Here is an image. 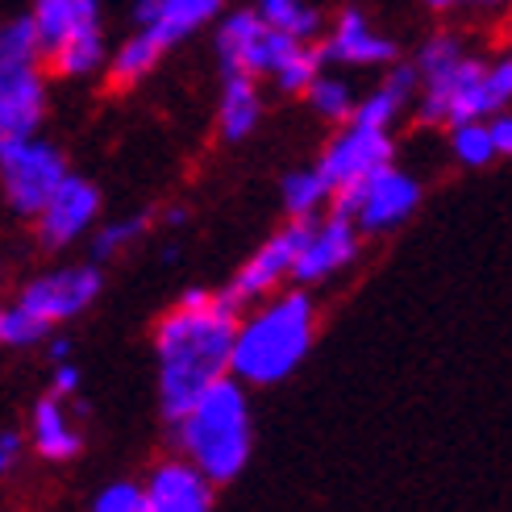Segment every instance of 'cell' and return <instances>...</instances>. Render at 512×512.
<instances>
[{
	"label": "cell",
	"mask_w": 512,
	"mask_h": 512,
	"mask_svg": "<svg viewBox=\"0 0 512 512\" xmlns=\"http://www.w3.org/2000/svg\"><path fill=\"white\" fill-rule=\"evenodd\" d=\"M50 396H63V400H71V396H80V367L71 363H55V375H50Z\"/></svg>",
	"instance_id": "28"
},
{
	"label": "cell",
	"mask_w": 512,
	"mask_h": 512,
	"mask_svg": "<svg viewBox=\"0 0 512 512\" xmlns=\"http://www.w3.org/2000/svg\"><path fill=\"white\" fill-rule=\"evenodd\" d=\"M30 21H34V34L42 46V59L50 50H59L63 42L105 30V25H100V0H34Z\"/></svg>",
	"instance_id": "17"
},
{
	"label": "cell",
	"mask_w": 512,
	"mask_h": 512,
	"mask_svg": "<svg viewBox=\"0 0 512 512\" xmlns=\"http://www.w3.org/2000/svg\"><path fill=\"white\" fill-rule=\"evenodd\" d=\"M304 225L309 221H288L284 229H275V234L238 267V275L229 279V288H225V296L234 300L238 309L279 292L292 279V263H296V250L304 238Z\"/></svg>",
	"instance_id": "13"
},
{
	"label": "cell",
	"mask_w": 512,
	"mask_h": 512,
	"mask_svg": "<svg viewBox=\"0 0 512 512\" xmlns=\"http://www.w3.org/2000/svg\"><path fill=\"white\" fill-rule=\"evenodd\" d=\"M300 96L309 100V109H313L321 121H334V125H342V121L354 113V105H358L354 84L342 80V75H325V71H317L313 84L304 88Z\"/></svg>",
	"instance_id": "24"
},
{
	"label": "cell",
	"mask_w": 512,
	"mask_h": 512,
	"mask_svg": "<svg viewBox=\"0 0 512 512\" xmlns=\"http://www.w3.org/2000/svg\"><path fill=\"white\" fill-rule=\"evenodd\" d=\"M396 155V142H392V130H379V125H367L358 117H346L334 138H329V146L321 150L317 159V171L325 175V184L334 188V196L350 184H358V179H367L371 171L388 167Z\"/></svg>",
	"instance_id": "10"
},
{
	"label": "cell",
	"mask_w": 512,
	"mask_h": 512,
	"mask_svg": "<svg viewBox=\"0 0 512 512\" xmlns=\"http://www.w3.org/2000/svg\"><path fill=\"white\" fill-rule=\"evenodd\" d=\"M488 130H492V142H496V155L500 159L512 155V117H508V109H496L488 117Z\"/></svg>",
	"instance_id": "29"
},
{
	"label": "cell",
	"mask_w": 512,
	"mask_h": 512,
	"mask_svg": "<svg viewBox=\"0 0 512 512\" xmlns=\"http://www.w3.org/2000/svg\"><path fill=\"white\" fill-rule=\"evenodd\" d=\"M454 5H471V9H496L504 0H454Z\"/></svg>",
	"instance_id": "32"
},
{
	"label": "cell",
	"mask_w": 512,
	"mask_h": 512,
	"mask_svg": "<svg viewBox=\"0 0 512 512\" xmlns=\"http://www.w3.org/2000/svg\"><path fill=\"white\" fill-rule=\"evenodd\" d=\"M46 121V71L30 17L0 25V146L30 138Z\"/></svg>",
	"instance_id": "7"
},
{
	"label": "cell",
	"mask_w": 512,
	"mask_h": 512,
	"mask_svg": "<svg viewBox=\"0 0 512 512\" xmlns=\"http://www.w3.org/2000/svg\"><path fill=\"white\" fill-rule=\"evenodd\" d=\"M334 209L346 213L350 225L367 238L392 234V229H400L421 209V179L413 171L388 163V167L371 171L367 179H358V184L342 188L334 196Z\"/></svg>",
	"instance_id": "8"
},
{
	"label": "cell",
	"mask_w": 512,
	"mask_h": 512,
	"mask_svg": "<svg viewBox=\"0 0 512 512\" xmlns=\"http://www.w3.org/2000/svg\"><path fill=\"white\" fill-rule=\"evenodd\" d=\"M254 13L263 25H271L275 34H288L300 42H317L321 34V9L313 0H254Z\"/></svg>",
	"instance_id": "22"
},
{
	"label": "cell",
	"mask_w": 512,
	"mask_h": 512,
	"mask_svg": "<svg viewBox=\"0 0 512 512\" xmlns=\"http://www.w3.org/2000/svg\"><path fill=\"white\" fill-rule=\"evenodd\" d=\"M238 304L225 292L188 288L155 325V363H159V404L167 421L229 375V346H234Z\"/></svg>",
	"instance_id": "1"
},
{
	"label": "cell",
	"mask_w": 512,
	"mask_h": 512,
	"mask_svg": "<svg viewBox=\"0 0 512 512\" xmlns=\"http://www.w3.org/2000/svg\"><path fill=\"white\" fill-rule=\"evenodd\" d=\"M21 438H17V433L13 429H0V479H5V475H13V467L21 463Z\"/></svg>",
	"instance_id": "30"
},
{
	"label": "cell",
	"mask_w": 512,
	"mask_h": 512,
	"mask_svg": "<svg viewBox=\"0 0 512 512\" xmlns=\"http://www.w3.org/2000/svg\"><path fill=\"white\" fill-rule=\"evenodd\" d=\"M171 425H175L179 458H188L213 488L246 471L254 450V421H250L246 388L234 375L213 379L184 413L171 417Z\"/></svg>",
	"instance_id": "4"
},
{
	"label": "cell",
	"mask_w": 512,
	"mask_h": 512,
	"mask_svg": "<svg viewBox=\"0 0 512 512\" xmlns=\"http://www.w3.org/2000/svg\"><path fill=\"white\" fill-rule=\"evenodd\" d=\"M30 446L46 463H67L84 450V433L75 425V408L63 396H42L30 413Z\"/></svg>",
	"instance_id": "18"
},
{
	"label": "cell",
	"mask_w": 512,
	"mask_h": 512,
	"mask_svg": "<svg viewBox=\"0 0 512 512\" xmlns=\"http://www.w3.org/2000/svg\"><path fill=\"white\" fill-rule=\"evenodd\" d=\"M0 309H5V304H0Z\"/></svg>",
	"instance_id": "34"
},
{
	"label": "cell",
	"mask_w": 512,
	"mask_h": 512,
	"mask_svg": "<svg viewBox=\"0 0 512 512\" xmlns=\"http://www.w3.org/2000/svg\"><path fill=\"white\" fill-rule=\"evenodd\" d=\"M100 221V188L84 175H63V184L50 192V200L38 209L34 229L46 250H67L80 238H88Z\"/></svg>",
	"instance_id": "12"
},
{
	"label": "cell",
	"mask_w": 512,
	"mask_h": 512,
	"mask_svg": "<svg viewBox=\"0 0 512 512\" xmlns=\"http://www.w3.org/2000/svg\"><path fill=\"white\" fill-rule=\"evenodd\" d=\"M46 342H50V346H46V350H50V363H67V358H71V342H67V338H55V334H50Z\"/></svg>",
	"instance_id": "31"
},
{
	"label": "cell",
	"mask_w": 512,
	"mask_h": 512,
	"mask_svg": "<svg viewBox=\"0 0 512 512\" xmlns=\"http://www.w3.org/2000/svg\"><path fill=\"white\" fill-rule=\"evenodd\" d=\"M317 55L321 63H334V67H388L396 59V42L363 9L350 5L338 13L334 30L317 46Z\"/></svg>",
	"instance_id": "15"
},
{
	"label": "cell",
	"mask_w": 512,
	"mask_h": 512,
	"mask_svg": "<svg viewBox=\"0 0 512 512\" xmlns=\"http://www.w3.org/2000/svg\"><path fill=\"white\" fill-rule=\"evenodd\" d=\"M417 100L413 109L425 125H458L492 117L512 100V59H483L458 34H433L413 63Z\"/></svg>",
	"instance_id": "2"
},
{
	"label": "cell",
	"mask_w": 512,
	"mask_h": 512,
	"mask_svg": "<svg viewBox=\"0 0 512 512\" xmlns=\"http://www.w3.org/2000/svg\"><path fill=\"white\" fill-rule=\"evenodd\" d=\"M238 313L234 346H229V375L242 388H271L284 383L317 342V300L309 288H279Z\"/></svg>",
	"instance_id": "3"
},
{
	"label": "cell",
	"mask_w": 512,
	"mask_h": 512,
	"mask_svg": "<svg viewBox=\"0 0 512 512\" xmlns=\"http://www.w3.org/2000/svg\"><path fill=\"white\" fill-rule=\"evenodd\" d=\"M284 209L292 221H309V217H321L329 204H334V188L325 184V175L317 167H300V171H288L284 175Z\"/></svg>",
	"instance_id": "23"
},
{
	"label": "cell",
	"mask_w": 512,
	"mask_h": 512,
	"mask_svg": "<svg viewBox=\"0 0 512 512\" xmlns=\"http://www.w3.org/2000/svg\"><path fill=\"white\" fill-rule=\"evenodd\" d=\"M413 100H417V71H413V63H408V67H392L367 96H358L350 117L379 125V130H392V125L413 109Z\"/></svg>",
	"instance_id": "20"
},
{
	"label": "cell",
	"mask_w": 512,
	"mask_h": 512,
	"mask_svg": "<svg viewBox=\"0 0 512 512\" xmlns=\"http://www.w3.org/2000/svg\"><path fill=\"white\" fill-rule=\"evenodd\" d=\"M163 63V50L150 42L146 34H130L125 38L113 55L105 59V75H109V84L117 88V92H130V88H138L146 75H155V67Z\"/></svg>",
	"instance_id": "21"
},
{
	"label": "cell",
	"mask_w": 512,
	"mask_h": 512,
	"mask_svg": "<svg viewBox=\"0 0 512 512\" xmlns=\"http://www.w3.org/2000/svg\"><path fill=\"white\" fill-rule=\"evenodd\" d=\"M138 512H213V483L188 458H167L142 483Z\"/></svg>",
	"instance_id": "16"
},
{
	"label": "cell",
	"mask_w": 512,
	"mask_h": 512,
	"mask_svg": "<svg viewBox=\"0 0 512 512\" xmlns=\"http://www.w3.org/2000/svg\"><path fill=\"white\" fill-rule=\"evenodd\" d=\"M67 175V159L55 142H46L42 134L17 138L9 146H0V192H5L9 209L17 217H38V209L50 200Z\"/></svg>",
	"instance_id": "9"
},
{
	"label": "cell",
	"mask_w": 512,
	"mask_h": 512,
	"mask_svg": "<svg viewBox=\"0 0 512 512\" xmlns=\"http://www.w3.org/2000/svg\"><path fill=\"white\" fill-rule=\"evenodd\" d=\"M146 229H150V217H121V221L100 225L96 238H92V254L96 259H113V254H121L125 246H134Z\"/></svg>",
	"instance_id": "26"
},
{
	"label": "cell",
	"mask_w": 512,
	"mask_h": 512,
	"mask_svg": "<svg viewBox=\"0 0 512 512\" xmlns=\"http://www.w3.org/2000/svg\"><path fill=\"white\" fill-rule=\"evenodd\" d=\"M100 288H105V279H100V267H92V263L55 267V271L30 279V284L17 292V300L0 309V342L17 346V350L46 342L59 325L88 313Z\"/></svg>",
	"instance_id": "6"
},
{
	"label": "cell",
	"mask_w": 512,
	"mask_h": 512,
	"mask_svg": "<svg viewBox=\"0 0 512 512\" xmlns=\"http://www.w3.org/2000/svg\"><path fill=\"white\" fill-rule=\"evenodd\" d=\"M450 155L458 167H492L500 155H496V142H492V130H488V117H475V121H458L450 125Z\"/></svg>",
	"instance_id": "25"
},
{
	"label": "cell",
	"mask_w": 512,
	"mask_h": 512,
	"mask_svg": "<svg viewBox=\"0 0 512 512\" xmlns=\"http://www.w3.org/2000/svg\"><path fill=\"white\" fill-rule=\"evenodd\" d=\"M217 63L221 75L238 71L250 80H271L279 92L300 96L313 84V75L325 67L313 42L275 34L259 21L254 9H225L217 21Z\"/></svg>",
	"instance_id": "5"
},
{
	"label": "cell",
	"mask_w": 512,
	"mask_h": 512,
	"mask_svg": "<svg viewBox=\"0 0 512 512\" xmlns=\"http://www.w3.org/2000/svg\"><path fill=\"white\" fill-rule=\"evenodd\" d=\"M429 9H438V13H446V9H454V0H425Z\"/></svg>",
	"instance_id": "33"
},
{
	"label": "cell",
	"mask_w": 512,
	"mask_h": 512,
	"mask_svg": "<svg viewBox=\"0 0 512 512\" xmlns=\"http://www.w3.org/2000/svg\"><path fill=\"white\" fill-rule=\"evenodd\" d=\"M358 246H363V234H358V229L350 225L346 213L334 209V213L309 217L288 284H296V288H313V284H325V279L342 275V271L358 259Z\"/></svg>",
	"instance_id": "11"
},
{
	"label": "cell",
	"mask_w": 512,
	"mask_h": 512,
	"mask_svg": "<svg viewBox=\"0 0 512 512\" xmlns=\"http://www.w3.org/2000/svg\"><path fill=\"white\" fill-rule=\"evenodd\" d=\"M142 508V483L113 479L92 496V512H138Z\"/></svg>",
	"instance_id": "27"
},
{
	"label": "cell",
	"mask_w": 512,
	"mask_h": 512,
	"mask_svg": "<svg viewBox=\"0 0 512 512\" xmlns=\"http://www.w3.org/2000/svg\"><path fill=\"white\" fill-rule=\"evenodd\" d=\"M263 121V92L259 80L229 71L221 80V105H217V134L221 142H246Z\"/></svg>",
	"instance_id": "19"
},
{
	"label": "cell",
	"mask_w": 512,
	"mask_h": 512,
	"mask_svg": "<svg viewBox=\"0 0 512 512\" xmlns=\"http://www.w3.org/2000/svg\"><path fill=\"white\" fill-rule=\"evenodd\" d=\"M225 13V0H134V30L146 34L163 55L200 34Z\"/></svg>",
	"instance_id": "14"
}]
</instances>
